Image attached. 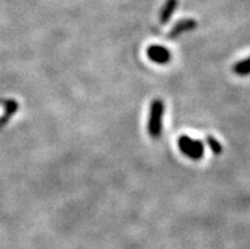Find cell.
I'll use <instances>...</instances> for the list:
<instances>
[{
	"mask_svg": "<svg viewBox=\"0 0 250 249\" xmlns=\"http://www.w3.org/2000/svg\"><path fill=\"white\" fill-rule=\"evenodd\" d=\"M163 114H164V103L160 99L151 102L149 116V134L152 139H159L163 130Z\"/></svg>",
	"mask_w": 250,
	"mask_h": 249,
	"instance_id": "1",
	"label": "cell"
},
{
	"mask_svg": "<svg viewBox=\"0 0 250 249\" xmlns=\"http://www.w3.org/2000/svg\"><path fill=\"white\" fill-rule=\"evenodd\" d=\"M178 145H179L181 152L188 158L198 160L203 157L205 146H203L202 141H200V140H193L188 137V136H181L179 141H178Z\"/></svg>",
	"mask_w": 250,
	"mask_h": 249,
	"instance_id": "2",
	"label": "cell"
},
{
	"mask_svg": "<svg viewBox=\"0 0 250 249\" xmlns=\"http://www.w3.org/2000/svg\"><path fill=\"white\" fill-rule=\"evenodd\" d=\"M147 56L150 60L156 64H167L170 60V52L163 46H151L147 50Z\"/></svg>",
	"mask_w": 250,
	"mask_h": 249,
	"instance_id": "3",
	"label": "cell"
},
{
	"mask_svg": "<svg viewBox=\"0 0 250 249\" xmlns=\"http://www.w3.org/2000/svg\"><path fill=\"white\" fill-rule=\"evenodd\" d=\"M197 27V22L193 21V19H184V21H179L177 24L173 27V29L169 33V37H178L179 35L184 33V32L190 31V29H193Z\"/></svg>",
	"mask_w": 250,
	"mask_h": 249,
	"instance_id": "4",
	"label": "cell"
},
{
	"mask_svg": "<svg viewBox=\"0 0 250 249\" xmlns=\"http://www.w3.org/2000/svg\"><path fill=\"white\" fill-rule=\"evenodd\" d=\"M178 0H167V3L163 6L162 13H160V23L165 24L168 23V21L170 19V17L173 16L174 10L177 9Z\"/></svg>",
	"mask_w": 250,
	"mask_h": 249,
	"instance_id": "5",
	"label": "cell"
},
{
	"mask_svg": "<svg viewBox=\"0 0 250 249\" xmlns=\"http://www.w3.org/2000/svg\"><path fill=\"white\" fill-rule=\"evenodd\" d=\"M234 71L238 75H249L250 74V57L244 59V60L239 61L235 64Z\"/></svg>",
	"mask_w": 250,
	"mask_h": 249,
	"instance_id": "6",
	"label": "cell"
},
{
	"mask_svg": "<svg viewBox=\"0 0 250 249\" xmlns=\"http://www.w3.org/2000/svg\"><path fill=\"white\" fill-rule=\"evenodd\" d=\"M207 144H208L209 149L212 150V153H215L216 155H219L222 153V146L219 142V140L215 139L213 136H207Z\"/></svg>",
	"mask_w": 250,
	"mask_h": 249,
	"instance_id": "7",
	"label": "cell"
}]
</instances>
